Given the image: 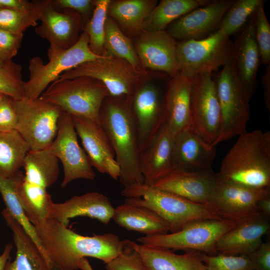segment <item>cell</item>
<instances>
[{
	"label": "cell",
	"instance_id": "6da1fadb",
	"mask_svg": "<svg viewBox=\"0 0 270 270\" xmlns=\"http://www.w3.org/2000/svg\"><path fill=\"white\" fill-rule=\"evenodd\" d=\"M34 226L52 270H77L79 261L86 257L106 264L118 256L124 246V240L113 233L84 236L52 218Z\"/></svg>",
	"mask_w": 270,
	"mask_h": 270
},
{
	"label": "cell",
	"instance_id": "7a4b0ae2",
	"mask_svg": "<svg viewBox=\"0 0 270 270\" xmlns=\"http://www.w3.org/2000/svg\"><path fill=\"white\" fill-rule=\"evenodd\" d=\"M216 174L220 180L230 184L270 188V132L256 130L238 136Z\"/></svg>",
	"mask_w": 270,
	"mask_h": 270
},
{
	"label": "cell",
	"instance_id": "3957f363",
	"mask_svg": "<svg viewBox=\"0 0 270 270\" xmlns=\"http://www.w3.org/2000/svg\"><path fill=\"white\" fill-rule=\"evenodd\" d=\"M130 100L108 96L100 110V124L120 165L118 180L124 186L144 183L140 166L137 130Z\"/></svg>",
	"mask_w": 270,
	"mask_h": 270
},
{
	"label": "cell",
	"instance_id": "277c9868",
	"mask_svg": "<svg viewBox=\"0 0 270 270\" xmlns=\"http://www.w3.org/2000/svg\"><path fill=\"white\" fill-rule=\"evenodd\" d=\"M124 202L140 205L156 212L176 232L200 220L220 218L210 204L196 203L172 192L144 183L124 186Z\"/></svg>",
	"mask_w": 270,
	"mask_h": 270
},
{
	"label": "cell",
	"instance_id": "5b68a950",
	"mask_svg": "<svg viewBox=\"0 0 270 270\" xmlns=\"http://www.w3.org/2000/svg\"><path fill=\"white\" fill-rule=\"evenodd\" d=\"M108 96L105 86L88 76L55 80L40 96L72 116L84 118L100 124V110Z\"/></svg>",
	"mask_w": 270,
	"mask_h": 270
},
{
	"label": "cell",
	"instance_id": "8992f818",
	"mask_svg": "<svg viewBox=\"0 0 270 270\" xmlns=\"http://www.w3.org/2000/svg\"><path fill=\"white\" fill-rule=\"evenodd\" d=\"M88 43V35L83 31L76 42L70 48L59 52L48 51V62L46 64L40 57H33L28 64V80L24 83V98L32 100L39 98L64 72L104 56L94 54Z\"/></svg>",
	"mask_w": 270,
	"mask_h": 270
},
{
	"label": "cell",
	"instance_id": "52a82bcc",
	"mask_svg": "<svg viewBox=\"0 0 270 270\" xmlns=\"http://www.w3.org/2000/svg\"><path fill=\"white\" fill-rule=\"evenodd\" d=\"M224 218L204 220L190 222L173 232L144 236L138 242L146 246L172 250L218 254L216 244L221 236L234 225Z\"/></svg>",
	"mask_w": 270,
	"mask_h": 270
},
{
	"label": "cell",
	"instance_id": "ba28073f",
	"mask_svg": "<svg viewBox=\"0 0 270 270\" xmlns=\"http://www.w3.org/2000/svg\"><path fill=\"white\" fill-rule=\"evenodd\" d=\"M214 82L222 114L218 144L246 131L250 108V100L232 60L222 66Z\"/></svg>",
	"mask_w": 270,
	"mask_h": 270
},
{
	"label": "cell",
	"instance_id": "9c48e42d",
	"mask_svg": "<svg viewBox=\"0 0 270 270\" xmlns=\"http://www.w3.org/2000/svg\"><path fill=\"white\" fill-rule=\"evenodd\" d=\"M234 42L220 30L200 40L177 41L180 72L192 78L212 72L232 60Z\"/></svg>",
	"mask_w": 270,
	"mask_h": 270
},
{
	"label": "cell",
	"instance_id": "30bf717a",
	"mask_svg": "<svg viewBox=\"0 0 270 270\" xmlns=\"http://www.w3.org/2000/svg\"><path fill=\"white\" fill-rule=\"evenodd\" d=\"M18 116L16 130L30 150L48 148L54 140L63 111L56 105L39 97L14 100Z\"/></svg>",
	"mask_w": 270,
	"mask_h": 270
},
{
	"label": "cell",
	"instance_id": "8fae6325",
	"mask_svg": "<svg viewBox=\"0 0 270 270\" xmlns=\"http://www.w3.org/2000/svg\"><path fill=\"white\" fill-rule=\"evenodd\" d=\"M142 70L134 68L126 61L111 56L82 64L68 70L58 79H72L88 76L102 82L106 87L108 96L130 99L136 87L143 81Z\"/></svg>",
	"mask_w": 270,
	"mask_h": 270
},
{
	"label": "cell",
	"instance_id": "7c38bea8",
	"mask_svg": "<svg viewBox=\"0 0 270 270\" xmlns=\"http://www.w3.org/2000/svg\"><path fill=\"white\" fill-rule=\"evenodd\" d=\"M190 127L208 144H218L222 114L212 72L202 73L192 78Z\"/></svg>",
	"mask_w": 270,
	"mask_h": 270
},
{
	"label": "cell",
	"instance_id": "4fadbf2b",
	"mask_svg": "<svg viewBox=\"0 0 270 270\" xmlns=\"http://www.w3.org/2000/svg\"><path fill=\"white\" fill-rule=\"evenodd\" d=\"M166 88L162 90L156 84L142 81L136 87L130 98L140 153L148 147L166 123Z\"/></svg>",
	"mask_w": 270,
	"mask_h": 270
},
{
	"label": "cell",
	"instance_id": "5bb4252c",
	"mask_svg": "<svg viewBox=\"0 0 270 270\" xmlns=\"http://www.w3.org/2000/svg\"><path fill=\"white\" fill-rule=\"evenodd\" d=\"M48 149L62 164V188L76 180L94 179L96 174L85 151L78 144L72 118L70 114L63 112L56 136Z\"/></svg>",
	"mask_w": 270,
	"mask_h": 270
},
{
	"label": "cell",
	"instance_id": "9a60e30c",
	"mask_svg": "<svg viewBox=\"0 0 270 270\" xmlns=\"http://www.w3.org/2000/svg\"><path fill=\"white\" fill-rule=\"evenodd\" d=\"M234 2L210 0L172 22L165 31L178 42L205 38L219 29L222 18Z\"/></svg>",
	"mask_w": 270,
	"mask_h": 270
},
{
	"label": "cell",
	"instance_id": "2e32d148",
	"mask_svg": "<svg viewBox=\"0 0 270 270\" xmlns=\"http://www.w3.org/2000/svg\"><path fill=\"white\" fill-rule=\"evenodd\" d=\"M270 194V188H252L220 180L210 205L222 218L234 222L260 213L258 202Z\"/></svg>",
	"mask_w": 270,
	"mask_h": 270
},
{
	"label": "cell",
	"instance_id": "e0dca14e",
	"mask_svg": "<svg viewBox=\"0 0 270 270\" xmlns=\"http://www.w3.org/2000/svg\"><path fill=\"white\" fill-rule=\"evenodd\" d=\"M36 34L50 44L48 52L68 50L78 40L83 28L81 16L74 10L54 7L52 0L45 6Z\"/></svg>",
	"mask_w": 270,
	"mask_h": 270
},
{
	"label": "cell",
	"instance_id": "ac0fdd59",
	"mask_svg": "<svg viewBox=\"0 0 270 270\" xmlns=\"http://www.w3.org/2000/svg\"><path fill=\"white\" fill-rule=\"evenodd\" d=\"M176 44L165 30H143L133 42L142 67L165 73L170 78L180 72Z\"/></svg>",
	"mask_w": 270,
	"mask_h": 270
},
{
	"label": "cell",
	"instance_id": "d6986e66",
	"mask_svg": "<svg viewBox=\"0 0 270 270\" xmlns=\"http://www.w3.org/2000/svg\"><path fill=\"white\" fill-rule=\"evenodd\" d=\"M76 131L92 167L115 180L119 178L120 166L104 129L89 119L72 116Z\"/></svg>",
	"mask_w": 270,
	"mask_h": 270
},
{
	"label": "cell",
	"instance_id": "ffe728a7",
	"mask_svg": "<svg viewBox=\"0 0 270 270\" xmlns=\"http://www.w3.org/2000/svg\"><path fill=\"white\" fill-rule=\"evenodd\" d=\"M218 182L213 170L176 169L150 186L196 203L209 204Z\"/></svg>",
	"mask_w": 270,
	"mask_h": 270
},
{
	"label": "cell",
	"instance_id": "44dd1931",
	"mask_svg": "<svg viewBox=\"0 0 270 270\" xmlns=\"http://www.w3.org/2000/svg\"><path fill=\"white\" fill-rule=\"evenodd\" d=\"M270 228V218L262 213L234 222L216 244L217 253L248 256L262 242Z\"/></svg>",
	"mask_w": 270,
	"mask_h": 270
},
{
	"label": "cell",
	"instance_id": "7402d4cb",
	"mask_svg": "<svg viewBox=\"0 0 270 270\" xmlns=\"http://www.w3.org/2000/svg\"><path fill=\"white\" fill-rule=\"evenodd\" d=\"M114 208L108 198L97 192L75 196L62 203H53L48 218L68 225L69 220L76 216H87L108 224L112 219Z\"/></svg>",
	"mask_w": 270,
	"mask_h": 270
},
{
	"label": "cell",
	"instance_id": "603a6c76",
	"mask_svg": "<svg viewBox=\"0 0 270 270\" xmlns=\"http://www.w3.org/2000/svg\"><path fill=\"white\" fill-rule=\"evenodd\" d=\"M232 61L250 100L256 88V75L260 61L255 35L254 14L234 42Z\"/></svg>",
	"mask_w": 270,
	"mask_h": 270
},
{
	"label": "cell",
	"instance_id": "cb8c5ba5",
	"mask_svg": "<svg viewBox=\"0 0 270 270\" xmlns=\"http://www.w3.org/2000/svg\"><path fill=\"white\" fill-rule=\"evenodd\" d=\"M175 135L166 123L148 147L140 153V166L144 184L152 185L174 170Z\"/></svg>",
	"mask_w": 270,
	"mask_h": 270
},
{
	"label": "cell",
	"instance_id": "d4e9b609",
	"mask_svg": "<svg viewBox=\"0 0 270 270\" xmlns=\"http://www.w3.org/2000/svg\"><path fill=\"white\" fill-rule=\"evenodd\" d=\"M216 154V146L207 144L190 127L175 136L174 144L175 170H212Z\"/></svg>",
	"mask_w": 270,
	"mask_h": 270
},
{
	"label": "cell",
	"instance_id": "484cf974",
	"mask_svg": "<svg viewBox=\"0 0 270 270\" xmlns=\"http://www.w3.org/2000/svg\"><path fill=\"white\" fill-rule=\"evenodd\" d=\"M192 78L179 72L170 78L165 102L166 124L176 136L190 126Z\"/></svg>",
	"mask_w": 270,
	"mask_h": 270
},
{
	"label": "cell",
	"instance_id": "4316f807",
	"mask_svg": "<svg viewBox=\"0 0 270 270\" xmlns=\"http://www.w3.org/2000/svg\"><path fill=\"white\" fill-rule=\"evenodd\" d=\"M125 240L138 253L145 270H206L200 252L186 251L179 254L170 250L146 246L129 239Z\"/></svg>",
	"mask_w": 270,
	"mask_h": 270
},
{
	"label": "cell",
	"instance_id": "83f0119b",
	"mask_svg": "<svg viewBox=\"0 0 270 270\" xmlns=\"http://www.w3.org/2000/svg\"><path fill=\"white\" fill-rule=\"evenodd\" d=\"M1 214L12 231L16 248L14 260L7 262L4 270H52L38 246L6 208Z\"/></svg>",
	"mask_w": 270,
	"mask_h": 270
},
{
	"label": "cell",
	"instance_id": "f1b7e54d",
	"mask_svg": "<svg viewBox=\"0 0 270 270\" xmlns=\"http://www.w3.org/2000/svg\"><path fill=\"white\" fill-rule=\"evenodd\" d=\"M112 219L119 226L146 236L168 233V224L156 212L144 206L124 202L114 208Z\"/></svg>",
	"mask_w": 270,
	"mask_h": 270
},
{
	"label": "cell",
	"instance_id": "f546056e",
	"mask_svg": "<svg viewBox=\"0 0 270 270\" xmlns=\"http://www.w3.org/2000/svg\"><path fill=\"white\" fill-rule=\"evenodd\" d=\"M158 4L156 0H111L108 16L128 37H136L144 30V22Z\"/></svg>",
	"mask_w": 270,
	"mask_h": 270
},
{
	"label": "cell",
	"instance_id": "4dcf8cb0",
	"mask_svg": "<svg viewBox=\"0 0 270 270\" xmlns=\"http://www.w3.org/2000/svg\"><path fill=\"white\" fill-rule=\"evenodd\" d=\"M58 161L48 148L30 150L24 161V180L34 186L47 189L58 178Z\"/></svg>",
	"mask_w": 270,
	"mask_h": 270
},
{
	"label": "cell",
	"instance_id": "1f68e13d",
	"mask_svg": "<svg viewBox=\"0 0 270 270\" xmlns=\"http://www.w3.org/2000/svg\"><path fill=\"white\" fill-rule=\"evenodd\" d=\"M16 189L24 212L35 226L48 217L53 204L46 189L35 187L24 180L20 170L14 176Z\"/></svg>",
	"mask_w": 270,
	"mask_h": 270
},
{
	"label": "cell",
	"instance_id": "d6a6232c",
	"mask_svg": "<svg viewBox=\"0 0 270 270\" xmlns=\"http://www.w3.org/2000/svg\"><path fill=\"white\" fill-rule=\"evenodd\" d=\"M210 0H162L146 18L144 30H165L172 22L193 10L208 4Z\"/></svg>",
	"mask_w": 270,
	"mask_h": 270
},
{
	"label": "cell",
	"instance_id": "836d02e7",
	"mask_svg": "<svg viewBox=\"0 0 270 270\" xmlns=\"http://www.w3.org/2000/svg\"><path fill=\"white\" fill-rule=\"evenodd\" d=\"M30 150L16 130L0 132V176L13 177L23 166L27 153Z\"/></svg>",
	"mask_w": 270,
	"mask_h": 270
},
{
	"label": "cell",
	"instance_id": "e575fe53",
	"mask_svg": "<svg viewBox=\"0 0 270 270\" xmlns=\"http://www.w3.org/2000/svg\"><path fill=\"white\" fill-rule=\"evenodd\" d=\"M104 48L106 56L124 60L134 68L142 70L133 42L108 16L105 22Z\"/></svg>",
	"mask_w": 270,
	"mask_h": 270
},
{
	"label": "cell",
	"instance_id": "d590c367",
	"mask_svg": "<svg viewBox=\"0 0 270 270\" xmlns=\"http://www.w3.org/2000/svg\"><path fill=\"white\" fill-rule=\"evenodd\" d=\"M49 0H37L31 8L14 10L0 8V29L14 34H22L29 28L37 26Z\"/></svg>",
	"mask_w": 270,
	"mask_h": 270
},
{
	"label": "cell",
	"instance_id": "8d00e7d4",
	"mask_svg": "<svg viewBox=\"0 0 270 270\" xmlns=\"http://www.w3.org/2000/svg\"><path fill=\"white\" fill-rule=\"evenodd\" d=\"M0 193L6 210L31 238L48 260L37 236L34 226L28 220L20 201L16 189L14 176L9 178L0 176Z\"/></svg>",
	"mask_w": 270,
	"mask_h": 270
},
{
	"label": "cell",
	"instance_id": "74e56055",
	"mask_svg": "<svg viewBox=\"0 0 270 270\" xmlns=\"http://www.w3.org/2000/svg\"><path fill=\"white\" fill-rule=\"evenodd\" d=\"M110 0H95L92 14L82 28L88 36L90 50L100 56L106 55L104 48L105 22Z\"/></svg>",
	"mask_w": 270,
	"mask_h": 270
},
{
	"label": "cell",
	"instance_id": "f35d334b",
	"mask_svg": "<svg viewBox=\"0 0 270 270\" xmlns=\"http://www.w3.org/2000/svg\"><path fill=\"white\" fill-rule=\"evenodd\" d=\"M262 0H237L224 14L219 30L230 37L246 24Z\"/></svg>",
	"mask_w": 270,
	"mask_h": 270
},
{
	"label": "cell",
	"instance_id": "ab89813d",
	"mask_svg": "<svg viewBox=\"0 0 270 270\" xmlns=\"http://www.w3.org/2000/svg\"><path fill=\"white\" fill-rule=\"evenodd\" d=\"M20 64L12 60L0 67V92L14 100L24 98V83Z\"/></svg>",
	"mask_w": 270,
	"mask_h": 270
},
{
	"label": "cell",
	"instance_id": "60d3db41",
	"mask_svg": "<svg viewBox=\"0 0 270 270\" xmlns=\"http://www.w3.org/2000/svg\"><path fill=\"white\" fill-rule=\"evenodd\" d=\"M200 253L206 270H254L248 256Z\"/></svg>",
	"mask_w": 270,
	"mask_h": 270
},
{
	"label": "cell",
	"instance_id": "b9f144b4",
	"mask_svg": "<svg viewBox=\"0 0 270 270\" xmlns=\"http://www.w3.org/2000/svg\"><path fill=\"white\" fill-rule=\"evenodd\" d=\"M264 1L258 6L254 13V30L260 60L262 64L270 63V25L264 10Z\"/></svg>",
	"mask_w": 270,
	"mask_h": 270
},
{
	"label": "cell",
	"instance_id": "7bdbcfd3",
	"mask_svg": "<svg viewBox=\"0 0 270 270\" xmlns=\"http://www.w3.org/2000/svg\"><path fill=\"white\" fill-rule=\"evenodd\" d=\"M122 252L106 264V270H145L138 253L124 240Z\"/></svg>",
	"mask_w": 270,
	"mask_h": 270
},
{
	"label": "cell",
	"instance_id": "ee69618b",
	"mask_svg": "<svg viewBox=\"0 0 270 270\" xmlns=\"http://www.w3.org/2000/svg\"><path fill=\"white\" fill-rule=\"evenodd\" d=\"M52 4L57 9L70 10L78 14L82 17L84 28L92 14L95 0H52Z\"/></svg>",
	"mask_w": 270,
	"mask_h": 270
},
{
	"label": "cell",
	"instance_id": "f6af8a7d",
	"mask_svg": "<svg viewBox=\"0 0 270 270\" xmlns=\"http://www.w3.org/2000/svg\"><path fill=\"white\" fill-rule=\"evenodd\" d=\"M22 34H14L0 29V60H12L16 55L22 40Z\"/></svg>",
	"mask_w": 270,
	"mask_h": 270
},
{
	"label": "cell",
	"instance_id": "bcb514c9",
	"mask_svg": "<svg viewBox=\"0 0 270 270\" xmlns=\"http://www.w3.org/2000/svg\"><path fill=\"white\" fill-rule=\"evenodd\" d=\"M18 116L14 99L5 96L0 103V132L16 130Z\"/></svg>",
	"mask_w": 270,
	"mask_h": 270
},
{
	"label": "cell",
	"instance_id": "7dc6e473",
	"mask_svg": "<svg viewBox=\"0 0 270 270\" xmlns=\"http://www.w3.org/2000/svg\"><path fill=\"white\" fill-rule=\"evenodd\" d=\"M248 256L254 270H270V241L262 242Z\"/></svg>",
	"mask_w": 270,
	"mask_h": 270
},
{
	"label": "cell",
	"instance_id": "c3c4849f",
	"mask_svg": "<svg viewBox=\"0 0 270 270\" xmlns=\"http://www.w3.org/2000/svg\"><path fill=\"white\" fill-rule=\"evenodd\" d=\"M37 0H0V7L14 10H25L32 8Z\"/></svg>",
	"mask_w": 270,
	"mask_h": 270
},
{
	"label": "cell",
	"instance_id": "681fc988",
	"mask_svg": "<svg viewBox=\"0 0 270 270\" xmlns=\"http://www.w3.org/2000/svg\"><path fill=\"white\" fill-rule=\"evenodd\" d=\"M262 76V82L264 92V100L267 110L270 112V63L266 64Z\"/></svg>",
	"mask_w": 270,
	"mask_h": 270
},
{
	"label": "cell",
	"instance_id": "f907efd6",
	"mask_svg": "<svg viewBox=\"0 0 270 270\" xmlns=\"http://www.w3.org/2000/svg\"><path fill=\"white\" fill-rule=\"evenodd\" d=\"M259 212L264 215L270 216V194L260 198L257 202Z\"/></svg>",
	"mask_w": 270,
	"mask_h": 270
},
{
	"label": "cell",
	"instance_id": "816d5d0a",
	"mask_svg": "<svg viewBox=\"0 0 270 270\" xmlns=\"http://www.w3.org/2000/svg\"><path fill=\"white\" fill-rule=\"evenodd\" d=\"M13 246L11 244H7L0 254V270H4L7 262L10 260V254Z\"/></svg>",
	"mask_w": 270,
	"mask_h": 270
},
{
	"label": "cell",
	"instance_id": "f5cc1de1",
	"mask_svg": "<svg viewBox=\"0 0 270 270\" xmlns=\"http://www.w3.org/2000/svg\"><path fill=\"white\" fill-rule=\"evenodd\" d=\"M78 269L81 270H94L86 258L81 259L78 264Z\"/></svg>",
	"mask_w": 270,
	"mask_h": 270
},
{
	"label": "cell",
	"instance_id": "db71d44e",
	"mask_svg": "<svg viewBox=\"0 0 270 270\" xmlns=\"http://www.w3.org/2000/svg\"><path fill=\"white\" fill-rule=\"evenodd\" d=\"M6 95L4 94H3L0 92V103L2 100L4 98Z\"/></svg>",
	"mask_w": 270,
	"mask_h": 270
},
{
	"label": "cell",
	"instance_id": "11a10c76",
	"mask_svg": "<svg viewBox=\"0 0 270 270\" xmlns=\"http://www.w3.org/2000/svg\"><path fill=\"white\" fill-rule=\"evenodd\" d=\"M4 62H3L0 60V67H1L2 66L4 65Z\"/></svg>",
	"mask_w": 270,
	"mask_h": 270
},
{
	"label": "cell",
	"instance_id": "9f6ffc18",
	"mask_svg": "<svg viewBox=\"0 0 270 270\" xmlns=\"http://www.w3.org/2000/svg\"></svg>",
	"mask_w": 270,
	"mask_h": 270
}]
</instances>
